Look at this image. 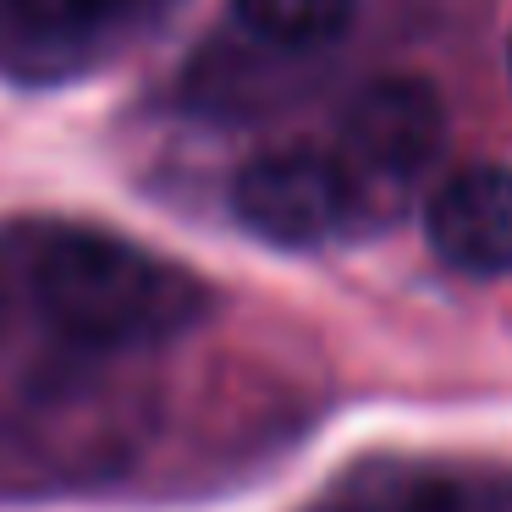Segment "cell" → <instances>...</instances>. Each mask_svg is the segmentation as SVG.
I'll use <instances>...</instances> for the list:
<instances>
[{
	"mask_svg": "<svg viewBox=\"0 0 512 512\" xmlns=\"http://www.w3.org/2000/svg\"><path fill=\"white\" fill-rule=\"evenodd\" d=\"M23 281L61 336L94 353H138L193 331L210 292L193 270L94 226H45L23 243Z\"/></svg>",
	"mask_w": 512,
	"mask_h": 512,
	"instance_id": "cell-1",
	"label": "cell"
},
{
	"mask_svg": "<svg viewBox=\"0 0 512 512\" xmlns=\"http://www.w3.org/2000/svg\"><path fill=\"white\" fill-rule=\"evenodd\" d=\"M446 111L430 83L380 78L347 105L336 133V166L353 193V221H386L413 199L424 171L441 160Z\"/></svg>",
	"mask_w": 512,
	"mask_h": 512,
	"instance_id": "cell-2",
	"label": "cell"
},
{
	"mask_svg": "<svg viewBox=\"0 0 512 512\" xmlns=\"http://www.w3.org/2000/svg\"><path fill=\"white\" fill-rule=\"evenodd\" d=\"M232 215L270 248H320L353 226V193L320 149H270L232 177Z\"/></svg>",
	"mask_w": 512,
	"mask_h": 512,
	"instance_id": "cell-3",
	"label": "cell"
},
{
	"mask_svg": "<svg viewBox=\"0 0 512 512\" xmlns=\"http://www.w3.org/2000/svg\"><path fill=\"white\" fill-rule=\"evenodd\" d=\"M424 237L435 259L463 276H507L512 270V171L463 166L430 193Z\"/></svg>",
	"mask_w": 512,
	"mask_h": 512,
	"instance_id": "cell-4",
	"label": "cell"
},
{
	"mask_svg": "<svg viewBox=\"0 0 512 512\" xmlns=\"http://www.w3.org/2000/svg\"><path fill=\"white\" fill-rule=\"evenodd\" d=\"M309 512H468V490L424 463L380 457L342 474Z\"/></svg>",
	"mask_w": 512,
	"mask_h": 512,
	"instance_id": "cell-5",
	"label": "cell"
},
{
	"mask_svg": "<svg viewBox=\"0 0 512 512\" xmlns=\"http://www.w3.org/2000/svg\"><path fill=\"white\" fill-rule=\"evenodd\" d=\"M358 0H237V17L254 39L276 50H320L347 34Z\"/></svg>",
	"mask_w": 512,
	"mask_h": 512,
	"instance_id": "cell-6",
	"label": "cell"
},
{
	"mask_svg": "<svg viewBox=\"0 0 512 512\" xmlns=\"http://www.w3.org/2000/svg\"><path fill=\"white\" fill-rule=\"evenodd\" d=\"M23 28L45 39H89L133 12V0H6Z\"/></svg>",
	"mask_w": 512,
	"mask_h": 512,
	"instance_id": "cell-7",
	"label": "cell"
},
{
	"mask_svg": "<svg viewBox=\"0 0 512 512\" xmlns=\"http://www.w3.org/2000/svg\"><path fill=\"white\" fill-rule=\"evenodd\" d=\"M507 67H512V39H507Z\"/></svg>",
	"mask_w": 512,
	"mask_h": 512,
	"instance_id": "cell-8",
	"label": "cell"
}]
</instances>
